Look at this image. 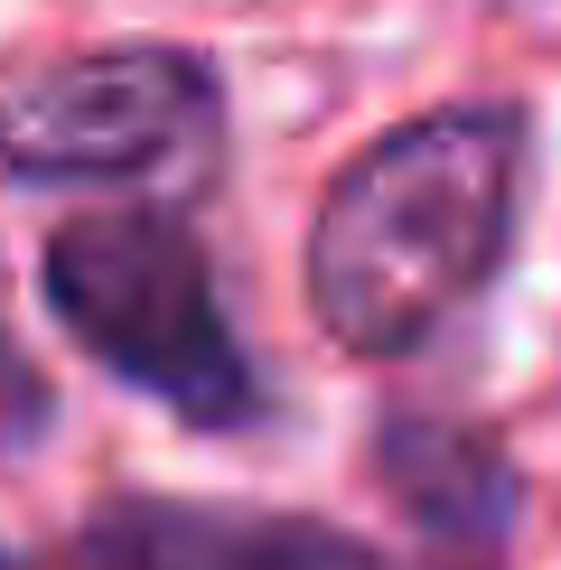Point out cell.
<instances>
[{
  "label": "cell",
  "instance_id": "cell-1",
  "mask_svg": "<svg viewBox=\"0 0 561 570\" xmlns=\"http://www.w3.org/2000/svg\"><path fill=\"white\" fill-rule=\"evenodd\" d=\"M524 206V112L450 104L356 150L309 225V308L346 355H412L496 281Z\"/></svg>",
  "mask_w": 561,
  "mask_h": 570
},
{
  "label": "cell",
  "instance_id": "cell-2",
  "mask_svg": "<svg viewBox=\"0 0 561 570\" xmlns=\"http://www.w3.org/2000/svg\"><path fill=\"white\" fill-rule=\"evenodd\" d=\"M47 308L66 318L94 365H112L122 384L159 393L169 412L225 421L253 412V365L234 346V318L216 299L197 234L159 206H112V216H76L47 234Z\"/></svg>",
  "mask_w": 561,
  "mask_h": 570
},
{
  "label": "cell",
  "instance_id": "cell-3",
  "mask_svg": "<svg viewBox=\"0 0 561 570\" xmlns=\"http://www.w3.org/2000/svg\"><path fill=\"white\" fill-rule=\"evenodd\" d=\"M216 140V76L178 47H94L0 85V169L38 187H187Z\"/></svg>",
  "mask_w": 561,
  "mask_h": 570
},
{
  "label": "cell",
  "instance_id": "cell-4",
  "mask_svg": "<svg viewBox=\"0 0 561 570\" xmlns=\"http://www.w3.org/2000/svg\"><path fill=\"white\" fill-rule=\"evenodd\" d=\"M76 570H393L365 542L280 514H216V505H112L76 542Z\"/></svg>",
  "mask_w": 561,
  "mask_h": 570
},
{
  "label": "cell",
  "instance_id": "cell-5",
  "mask_svg": "<svg viewBox=\"0 0 561 570\" xmlns=\"http://www.w3.org/2000/svg\"><path fill=\"white\" fill-rule=\"evenodd\" d=\"M38 431H47V374L19 355V337H10V281H0V459L29 449Z\"/></svg>",
  "mask_w": 561,
  "mask_h": 570
}]
</instances>
